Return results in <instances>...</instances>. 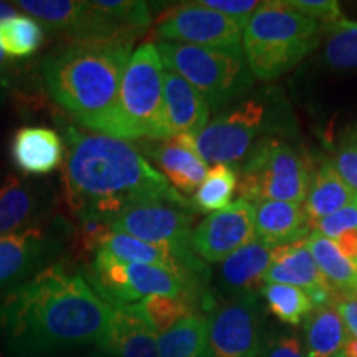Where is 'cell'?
Wrapping results in <instances>:
<instances>
[{"instance_id": "obj_1", "label": "cell", "mask_w": 357, "mask_h": 357, "mask_svg": "<svg viewBox=\"0 0 357 357\" xmlns=\"http://www.w3.org/2000/svg\"><path fill=\"white\" fill-rule=\"evenodd\" d=\"M113 306L65 263L45 266L0 300L6 357H50L73 347L105 346Z\"/></svg>"}, {"instance_id": "obj_2", "label": "cell", "mask_w": 357, "mask_h": 357, "mask_svg": "<svg viewBox=\"0 0 357 357\" xmlns=\"http://www.w3.org/2000/svg\"><path fill=\"white\" fill-rule=\"evenodd\" d=\"M61 132L66 147L63 199L78 222L101 218L111 225L123 211L153 200L194 207L131 142L83 132L70 124H61Z\"/></svg>"}, {"instance_id": "obj_3", "label": "cell", "mask_w": 357, "mask_h": 357, "mask_svg": "<svg viewBox=\"0 0 357 357\" xmlns=\"http://www.w3.org/2000/svg\"><path fill=\"white\" fill-rule=\"evenodd\" d=\"M132 43H66L42 60L48 96L79 126L121 139L119 88Z\"/></svg>"}, {"instance_id": "obj_4", "label": "cell", "mask_w": 357, "mask_h": 357, "mask_svg": "<svg viewBox=\"0 0 357 357\" xmlns=\"http://www.w3.org/2000/svg\"><path fill=\"white\" fill-rule=\"evenodd\" d=\"M319 24L287 2H261L243 30V53L253 78L271 82L318 47Z\"/></svg>"}, {"instance_id": "obj_5", "label": "cell", "mask_w": 357, "mask_h": 357, "mask_svg": "<svg viewBox=\"0 0 357 357\" xmlns=\"http://www.w3.org/2000/svg\"><path fill=\"white\" fill-rule=\"evenodd\" d=\"M158 52L166 70L190 83L208 108L218 109L243 96L255 83L243 47H199L176 42H158Z\"/></svg>"}, {"instance_id": "obj_6", "label": "cell", "mask_w": 357, "mask_h": 357, "mask_svg": "<svg viewBox=\"0 0 357 357\" xmlns=\"http://www.w3.org/2000/svg\"><path fill=\"white\" fill-rule=\"evenodd\" d=\"M311 166L305 155L278 137H263L242 162L238 174L240 199L301 205L311 184Z\"/></svg>"}, {"instance_id": "obj_7", "label": "cell", "mask_w": 357, "mask_h": 357, "mask_svg": "<svg viewBox=\"0 0 357 357\" xmlns=\"http://www.w3.org/2000/svg\"><path fill=\"white\" fill-rule=\"evenodd\" d=\"M164 65L155 43L131 53L119 88L121 139L162 141Z\"/></svg>"}, {"instance_id": "obj_8", "label": "cell", "mask_w": 357, "mask_h": 357, "mask_svg": "<svg viewBox=\"0 0 357 357\" xmlns=\"http://www.w3.org/2000/svg\"><path fill=\"white\" fill-rule=\"evenodd\" d=\"M83 275L109 306L139 305L149 296H187L195 303L200 296L182 276L162 266L95 255Z\"/></svg>"}, {"instance_id": "obj_9", "label": "cell", "mask_w": 357, "mask_h": 357, "mask_svg": "<svg viewBox=\"0 0 357 357\" xmlns=\"http://www.w3.org/2000/svg\"><path fill=\"white\" fill-rule=\"evenodd\" d=\"M15 7L37 19L52 33L68 43L128 42L134 43L139 32L119 24L93 2L82 0H19Z\"/></svg>"}, {"instance_id": "obj_10", "label": "cell", "mask_w": 357, "mask_h": 357, "mask_svg": "<svg viewBox=\"0 0 357 357\" xmlns=\"http://www.w3.org/2000/svg\"><path fill=\"white\" fill-rule=\"evenodd\" d=\"M268 108L263 100H247L217 116L195 134H189L192 144L205 164L234 166L243 162L255 137L266 128Z\"/></svg>"}, {"instance_id": "obj_11", "label": "cell", "mask_w": 357, "mask_h": 357, "mask_svg": "<svg viewBox=\"0 0 357 357\" xmlns=\"http://www.w3.org/2000/svg\"><path fill=\"white\" fill-rule=\"evenodd\" d=\"M68 223H37L0 236V289L15 288L43 270L63 248Z\"/></svg>"}, {"instance_id": "obj_12", "label": "cell", "mask_w": 357, "mask_h": 357, "mask_svg": "<svg viewBox=\"0 0 357 357\" xmlns=\"http://www.w3.org/2000/svg\"><path fill=\"white\" fill-rule=\"evenodd\" d=\"M260 312L255 294L218 303L207 318V352L212 357H258L261 352Z\"/></svg>"}, {"instance_id": "obj_13", "label": "cell", "mask_w": 357, "mask_h": 357, "mask_svg": "<svg viewBox=\"0 0 357 357\" xmlns=\"http://www.w3.org/2000/svg\"><path fill=\"white\" fill-rule=\"evenodd\" d=\"M238 22L204 7L200 2H185L167 8L155 20L154 35L160 42H176L199 47H235L243 38Z\"/></svg>"}, {"instance_id": "obj_14", "label": "cell", "mask_w": 357, "mask_h": 357, "mask_svg": "<svg viewBox=\"0 0 357 357\" xmlns=\"http://www.w3.org/2000/svg\"><path fill=\"white\" fill-rule=\"evenodd\" d=\"M194 207L169 200H153L126 208L111 222V230L149 243L169 245L178 250H192Z\"/></svg>"}, {"instance_id": "obj_15", "label": "cell", "mask_w": 357, "mask_h": 357, "mask_svg": "<svg viewBox=\"0 0 357 357\" xmlns=\"http://www.w3.org/2000/svg\"><path fill=\"white\" fill-rule=\"evenodd\" d=\"M255 238V205L236 199L222 211L205 217L192 231L190 248L208 263H222L227 257Z\"/></svg>"}, {"instance_id": "obj_16", "label": "cell", "mask_w": 357, "mask_h": 357, "mask_svg": "<svg viewBox=\"0 0 357 357\" xmlns=\"http://www.w3.org/2000/svg\"><path fill=\"white\" fill-rule=\"evenodd\" d=\"M55 207V195L42 182L8 174L0 177V236L45 220Z\"/></svg>"}, {"instance_id": "obj_17", "label": "cell", "mask_w": 357, "mask_h": 357, "mask_svg": "<svg viewBox=\"0 0 357 357\" xmlns=\"http://www.w3.org/2000/svg\"><path fill=\"white\" fill-rule=\"evenodd\" d=\"M265 283L300 288L307 293L314 306L328 305L336 294V289L316 265L305 240L273 250V260L265 275Z\"/></svg>"}, {"instance_id": "obj_18", "label": "cell", "mask_w": 357, "mask_h": 357, "mask_svg": "<svg viewBox=\"0 0 357 357\" xmlns=\"http://www.w3.org/2000/svg\"><path fill=\"white\" fill-rule=\"evenodd\" d=\"M211 108L204 96L171 70L164 68L162 141L195 134L208 123Z\"/></svg>"}, {"instance_id": "obj_19", "label": "cell", "mask_w": 357, "mask_h": 357, "mask_svg": "<svg viewBox=\"0 0 357 357\" xmlns=\"http://www.w3.org/2000/svg\"><path fill=\"white\" fill-rule=\"evenodd\" d=\"M66 147L55 129L24 126L13 132L10 159L13 166L29 176H47L63 166Z\"/></svg>"}, {"instance_id": "obj_20", "label": "cell", "mask_w": 357, "mask_h": 357, "mask_svg": "<svg viewBox=\"0 0 357 357\" xmlns=\"http://www.w3.org/2000/svg\"><path fill=\"white\" fill-rule=\"evenodd\" d=\"M169 185L181 195L194 194L207 176V164L192 144L189 134L155 142L147 147Z\"/></svg>"}, {"instance_id": "obj_21", "label": "cell", "mask_w": 357, "mask_h": 357, "mask_svg": "<svg viewBox=\"0 0 357 357\" xmlns=\"http://www.w3.org/2000/svg\"><path fill=\"white\" fill-rule=\"evenodd\" d=\"M101 349L113 357H159L158 334L139 305L113 306L109 334Z\"/></svg>"}, {"instance_id": "obj_22", "label": "cell", "mask_w": 357, "mask_h": 357, "mask_svg": "<svg viewBox=\"0 0 357 357\" xmlns=\"http://www.w3.org/2000/svg\"><path fill=\"white\" fill-rule=\"evenodd\" d=\"M255 205V238L268 247H283L306 240L312 229L305 208L298 204L260 200Z\"/></svg>"}, {"instance_id": "obj_23", "label": "cell", "mask_w": 357, "mask_h": 357, "mask_svg": "<svg viewBox=\"0 0 357 357\" xmlns=\"http://www.w3.org/2000/svg\"><path fill=\"white\" fill-rule=\"evenodd\" d=\"M273 247L253 238L222 261L220 287L227 293L242 296L255 294L265 284V275L273 260Z\"/></svg>"}, {"instance_id": "obj_24", "label": "cell", "mask_w": 357, "mask_h": 357, "mask_svg": "<svg viewBox=\"0 0 357 357\" xmlns=\"http://www.w3.org/2000/svg\"><path fill=\"white\" fill-rule=\"evenodd\" d=\"M349 333L333 303L314 306L305 318V347L307 357L339 356Z\"/></svg>"}, {"instance_id": "obj_25", "label": "cell", "mask_w": 357, "mask_h": 357, "mask_svg": "<svg viewBox=\"0 0 357 357\" xmlns=\"http://www.w3.org/2000/svg\"><path fill=\"white\" fill-rule=\"evenodd\" d=\"M357 197V194L342 181L331 164H323L312 174L310 190L305 200V212L311 225L324 217L346 207Z\"/></svg>"}, {"instance_id": "obj_26", "label": "cell", "mask_w": 357, "mask_h": 357, "mask_svg": "<svg viewBox=\"0 0 357 357\" xmlns=\"http://www.w3.org/2000/svg\"><path fill=\"white\" fill-rule=\"evenodd\" d=\"M307 250L314 258L316 265L331 283L336 293L357 294V261H351L341 253L334 240L312 231L305 240Z\"/></svg>"}, {"instance_id": "obj_27", "label": "cell", "mask_w": 357, "mask_h": 357, "mask_svg": "<svg viewBox=\"0 0 357 357\" xmlns=\"http://www.w3.org/2000/svg\"><path fill=\"white\" fill-rule=\"evenodd\" d=\"M159 357H197L207 351V316L192 314L158 336Z\"/></svg>"}, {"instance_id": "obj_28", "label": "cell", "mask_w": 357, "mask_h": 357, "mask_svg": "<svg viewBox=\"0 0 357 357\" xmlns=\"http://www.w3.org/2000/svg\"><path fill=\"white\" fill-rule=\"evenodd\" d=\"M45 42V26L30 15L0 22V50L8 58L24 60L37 53Z\"/></svg>"}, {"instance_id": "obj_29", "label": "cell", "mask_w": 357, "mask_h": 357, "mask_svg": "<svg viewBox=\"0 0 357 357\" xmlns=\"http://www.w3.org/2000/svg\"><path fill=\"white\" fill-rule=\"evenodd\" d=\"M260 291L265 298L268 311L284 324H301L314 307L306 291L296 287H289V284L265 283Z\"/></svg>"}, {"instance_id": "obj_30", "label": "cell", "mask_w": 357, "mask_h": 357, "mask_svg": "<svg viewBox=\"0 0 357 357\" xmlns=\"http://www.w3.org/2000/svg\"><path fill=\"white\" fill-rule=\"evenodd\" d=\"M236 187L238 176L230 166L215 164L207 171L204 182L194 192L192 205L197 212H217L230 204Z\"/></svg>"}, {"instance_id": "obj_31", "label": "cell", "mask_w": 357, "mask_h": 357, "mask_svg": "<svg viewBox=\"0 0 357 357\" xmlns=\"http://www.w3.org/2000/svg\"><path fill=\"white\" fill-rule=\"evenodd\" d=\"M139 310L159 336L181 319L195 314V303L187 296H149L139 303Z\"/></svg>"}, {"instance_id": "obj_32", "label": "cell", "mask_w": 357, "mask_h": 357, "mask_svg": "<svg viewBox=\"0 0 357 357\" xmlns=\"http://www.w3.org/2000/svg\"><path fill=\"white\" fill-rule=\"evenodd\" d=\"M324 61L334 71H357V22L344 20L324 47Z\"/></svg>"}, {"instance_id": "obj_33", "label": "cell", "mask_w": 357, "mask_h": 357, "mask_svg": "<svg viewBox=\"0 0 357 357\" xmlns=\"http://www.w3.org/2000/svg\"><path fill=\"white\" fill-rule=\"evenodd\" d=\"M93 6L139 33L151 24L149 7L139 0H93Z\"/></svg>"}, {"instance_id": "obj_34", "label": "cell", "mask_w": 357, "mask_h": 357, "mask_svg": "<svg viewBox=\"0 0 357 357\" xmlns=\"http://www.w3.org/2000/svg\"><path fill=\"white\" fill-rule=\"evenodd\" d=\"M111 225L101 218H84L78 222V229L75 230L73 248L78 258L82 260H93L100 250L106 236L111 234Z\"/></svg>"}, {"instance_id": "obj_35", "label": "cell", "mask_w": 357, "mask_h": 357, "mask_svg": "<svg viewBox=\"0 0 357 357\" xmlns=\"http://www.w3.org/2000/svg\"><path fill=\"white\" fill-rule=\"evenodd\" d=\"M331 166L357 194V131L339 144L333 155Z\"/></svg>"}, {"instance_id": "obj_36", "label": "cell", "mask_w": 357, "mask_h": 357, "mask_svg": "<svg viewBox=\"0 0 357 357\" xmlns=\"http://www.w3.org/2000/svg\"><path fill=\"white\" fill-rule=\"evenodd\" d=\"M291 7L296 8L316 22H324L328 29L336 30L346 19L342 17L341 8L337 2L331 0H288Z\"/></svg>"}, {"instance_id": "obj_37", "label": "cell", "mask_w": 357, "mask_h": 357, "mask_svg": "<svg viewBox=\"0 0 357 357\" xmlns=\"http://www.w3.org/2000/svg\"><path fill=\"white\" fill-rule=\"evenodd\" d=\"M314 231L328 236V238H337L344 231L356 230L357 229V197L347 204L346 207L339 208L337 212L331 213V215L324 217L323 220L314 223Z\"/></svg>"}, {"instance_id": "obj_38", "label": "cell", "mask_w": 357, "mask_h": 357, "mask_svg": "<svg viewBox=\"0 0 357 357\" xmlns=\"http://www.w3.org/2000/svg\"><path fill=\"white\" fill-rule=\"evenodd\" d=\"M200 3L230 17L242 26H247L248 20L261 6V2H257V0H200Z\"/></svg>"}, {"instance_id": "obj_39", "label": "cell", "mask_w": 357, "mask_h": 357, "mask_svg": "<svg viewBox=\"0 0 357 357\" xmlns=\"http://www.w3.org/2000/svg\"><path fill=\"white\" fill-rule=\"evenodd\" d=\"M258 357H307L306 347L296 334H278L261 347Z\"/></svg>"}, {"instance_id": "obj_40", "label": "cell", "mask_w": 357, "mask_h": 357, "mask_svg": "<svg viewBox=\"0 0 357 357\" xmlns=\"http://www.w3.org/2000/svg\"><path fill=\"white\" fill-rule=\"evenodd\" d=\"M333 305L336 306L342 321H344L347 333L357 339V294L356 293H336L333 298Z\"/></svg>"}, {"instance_id": "obj_41", "label": "cell", "mask_w": 357, "mask_h": 357, "mask_svg": "<svg viewBox=\"0 0 357 357\" xmlns=\"http://www.w3.org/2000/svg\"><path fill=\"white\" fill-rule=\"evenodd\" d=\"M17 78H19L17 65L13 63L6 53L0 50V108L10 98L13 88H15Z\"/></svg>"}, {"instance_id": "obj_42", "label": "cell", "mask_w": 357, "mask_h": 357, "mask_svg": "<svg viewBox=\"0 0 357 357\" xmlns=\"http://www.w3.org/2000/svg\"><path fill=\"white\" fill-rule=\"evenodd\" d=\"M334 243L337 245V248L346 258H349L351 261H357V229L339 235L337 238H334Z\"/></svg>"}, {"instance_id": "obj_43", "label": "cell", "mask_w": 357, "mask_h": 357, "mask_svg": "<svg viewBox=\"0 0 357 357\" xmlns=\"http://www.w3.org/2000/svg\"><path fill=\"white\" fill-rule=\"evenodd\" d=\"M17 15V7L15 3H8V2H0V22L10 19V17Z\"/></svg>"}, {"instance_id": "obj_44", "label": "cell", "mask_w": 357, "mask_h": 357, "mask_svg": "<svg viewBox=\"0 0 357 357\" xmlns=\"http://www.w3.org/2000/svg\"><path fill=\"white\" fill-rule=\"evenodd\" d=\"M342 357H357V339L349 337L342 347Z\"/></svg>"}, {"instance_id": "obj_45", "label": "cell", "mask_w": 357, "mask_h": 357, "mask_svg": "<svg viewBox=\"0 0 357 357\" xmlns=\"http://www.w3.org/2000/svg\"><path fill=\"white\" fill-rule=\"evenodd\" d=\"M83 357H113V356L108 354V352H106V351L100 349V347H96V351H93L91 354H86V356H83Z\"/></svg>"}, {"instance_id": "obj_46", "label": "cell", "mask_w": 357, "mask_h": 357, "mask_svg": "<svg viewBox=\"0 0 357 357\" xmlns=\"http://www.w3.org/2000/svg\"><path fill=\"white\" fill-rule=\"evenodd\" d=\"M197 357H212V356H211V354H208V352H207V351H204V352H202V354H199Z\"/></svg>"}, {"instance_id": "obj_47", "label": "cell", "mask_w": 357, "mask_h": 357, "mask_svg": "<svg viewBox=\"0 0 357 357\" xmlns=\"http://www.w3.org/2000/svg\"><path fill=\"white\" fill-rule=\"evenodd\" d=\"M334 357H342V354H339V356H334Z\"/></svg>"}]
</instances>
